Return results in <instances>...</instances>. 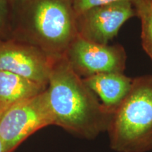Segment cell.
<instances>
[{"instance_id":"obj_1","label":"cell","mask_w":152,"mask_h":152,"mask_svg":"<svg viewBox=\"0 0 152 152\" xmlns=\"http://www.w3.org/2000/svg\"><path fill=\"white\" fill-rule=\"evenodd\" d=\"M46 93L54 125L94 140L107 132L112 114L102 105L64 56L54 58Z\"/></svg>"},{"instance_id":"obj_2","label":"cell","mask_w":152,"mask_h":152,"mask_svg":"<svg viewBox=\"0 0 152 152\" xmlns=\"http://www.w3.org/2000/svg\"><path fill=\"white\" fill-rule=\"evenodd\" d=\"M107 132L114 151L152 150V75L133 78L130 92L112 114Z\"/></svg>"},{"instance_id":"obj_3","label":"cell","mask_w":152,"mask_h":152,"mask_svg":"<svg viewBox=\"0 0 152 152\" xmlns=\"http://www.w3.org/2000/svg\"><path fill=\"white\" fill-rule=\"evenodd\" d=\"M29 15L39 41L56 58L64 56L77 36L72 0H30Z\"/></svg>"},{"instance_id":"obj_4","label":"cell","mask_w":152,"mask_h":152,"mask_svg":"<svg viewBox=\"0 0 152 152\" xmlns=\"http://www.w3.org/2000/svg\"><path fill=\"white\" fill-rule=\"evenodd\" d=\"M54 125L46 90L14 104L0 113V140L4 152H13L36 131Z\"/></svg>"},{"instance_id":"obj_5","label":"cell","mask_w":152,"mask_h":152,"mask_svg":"<svg viewBox=\"0 0 152 152\" xmlns=\"http://www.w3.org/2000/svg\"><path fill=\"white\" fill-rule=\"evenodd\" d=\"M64 56L71 68L83 78L106 73H124L127 55L121 45H100L78 35Z\"/></svg>"},{"instance_id":"obj_6","label":"cell","mask_w":152,"mask_h":152,"mask_svg":"<svg viewBox=\"0 0 152 152\" xmlns=\"http://www.w3.org/2000/svg\"><path fill=\"white\" fill-rule=\"evenodd\" d=\"M134 16V6L126 1L94 7L76 16L77 35L92 42L109 45L123 25Z\"/></svg>"},{"instance_id":"obj_7","label":"cell","mask_w":152,"mask_h":152,"mask_svg":"<svg viewBox=\"0 0 152 152\" xmlns=\"http://www.w3.org/2000/svg\"><path fill=\"white\" fill-rule=\"evenodd\" d=\"M54 61L28 47L14 44L0 46V71L10 72L45 86L49 83Z\"/></svg>"},{"instance_id":"obj_8","label":"cell","mask_w":152,"mask_h":152,"mask_svg":"<svg viewBox=\"0 0 152 152\" xmlns=\"http://www.w3.org/2000/svg\"><path fill=\"white\" fill-rule=\"evenodd\" d=\"M83 80L102 105L113 113L130 92L133 78L124 73H106L90 76Z\"/></svg>"},{"instance_id":"obj_9","label":"cell","mask_w":152,"mask_h":152,"mask_svg":"<svg viewBox=\"0 0 152 152\" xmlns=\"http://www.w3.org/2000/svg\"><path fill=\"white\" fill-rule=\"evenodd\" d=\"M46 86L21 76L0 71V113L14 104L35 96Z\"/></svg>"},{"instance_id":"obj_10","label":"cell","mask_w":152,"mask_h":152,"mask_svg":"<svg viewBox=\"0 0 152 152\" xmlns=\"http://www.w3.org/2000/svg\"><path fill=\"white\" fill-rule=\"evenodd\" d=\"M141 20L142 45L152 60V1L135 9Z\"/></svg>"},{"instance_id":"obj_11","label":"cell","mask_w":152,"mask_h":152,"mask_svg":"<svg viewBox=\"0 0 152 152\" xmlns=\"http://www.w3.org/2000/svg\"><path fill=\"white\" fill-rule=\"evenodd\" d=\"M122 1L131 3L136 9L145 4L151 2L152 0H72V4L75 16H77L94 7Z\"/></svg>"},{"instance_id":"obj_12","label":"cell","mask_w":152,"mask_h":152,"mask_svg":"<svg viewBox=\"0 0 152 152\" xmlns=\"http://www.w3.org/2000/svg\"><path fill=\"white\" fill-rule=\"evenodd\" d=\"M9 0H0V25L4 20L8 9Z\"/></svg>"},{"instance_id":"obj_13","label":"cell","mask_w":152,"mask_h":152,"mask_svg":"<svg viewBox=\"0 0 152 152\" xmlns=\"http://www.w3.org/2000/svg\"><path fill=\"white\" fill-rule=\"evenodd\" d=\"M0 152H4V148H3V144L1 143V140H0Z\"/></svg>"}]
</instances>
